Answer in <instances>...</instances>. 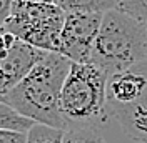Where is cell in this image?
Here are the masks:
<instances>
[{
    "instance_id": "obj_1",
    "label": "cell",
    "mask_w": 147,
    "mask_h": 143,
    "mask_svg": "<svg viewBox=\"0 0 147 143\" xmlns=\"http://www.w3.org/2000/svg\"><path fill=\"white\" fill-rule=\"evenodd\" d=\"M70 65L72 62L67 57L47 52L27 77L2 97L0 102L34 123L67 130L60 112V92Z\"/></svg>"
},
{
    "instance_id": "obj_2",
    "label": "cell",
    "mask_w": 147,
    "mask_h": 143,
    "mask_svg": "<svg viewBox=\"0 0 147 143\" xmlns=\"http://www.w3.org/2000/svg\"><path fill=\"white\" fill-rule=\"evenodd\" d=\"M147 58V28L119 9L102 15L89 63L107 77Z\"/></svg>"
},
{
    "instance_id": "obj_3",
    "label": "cell",
    "mask_w": 147,
    "mask_h": 143,
    "mask_svg": "<svg viewBox=\"0 0 147 143\" xmlns=\"http://www.w3.org/2000/svg\"><path fill=\"white\" fill-rule=\"evenodd\" d=\"M109 77L92 63L72 62L60 92V112L67 128L105 122V90Z\"/></svg>"
},
{
    "instance_id": "obj_4",
    "label": "cell",
    "mask_w": 147,
    "mask_h": 143,
    "mask_svg": "<svg viewBox=\"0 0 147 143\" xmlns=\"http://www.w3.org/2000/svg\"><path fill=\"white\" fill-rule=\"evenodd\" d=\"M65 12L55 3H25L15 0L2 30L44 52H57Z\"/></svg>"
},
{
    "instance_id": "obj_5",
    "label": "cell",
    "mask_w": 147,
    "mask_h": 143,
    "mask_svg": "<svg viewBox=\"0 0 147 143\" xmlns=\"http://www.w3.org/2000/svg\"><path fill=\"white\" fill-rule=\"evenodd\" d=\"M104 13H89V12H69L60 37L57 53L67 57L70 62L89 63L92 55V47L100 27Z\"/></svg>"
},
{
    "instance_id": "obj_6",
    "label": "cell",
    "mask_w": 147,
    "mask_h": 143,
    "mask_svg": "<svg viewBox=\"0 0 147 143\" xmlns=\"http://www.w3.org/2000/svg\"><path fill=\"white\" fill-rule=\"evenodd\" d=\"M45 53L47 52L17 38L7 53L0 57V98L15 88Z\"/></svg>"
},
{
    "instance_id": "obj_7",
    "label": "cell",
    "mask_w": 147,
    "mask_h": 143,
    "mask_svg": "<svg viewBox=\"0 0 147 143\" xmlns=\"http://www.w3.org/2000/svg\"><path fill=\"white\" fill-rule=\"evenodd\" d=\"M107 118H114L122 132L139 143H147V62L146 80L136 98L122 107H115L107 112Z\"/></svg>"
},
{
    "instance_id": "obj_8",
    "label": "cell",
    "mask_w": 147,
    "mask_h": 143,
    "mask_svg": "<svg viewBox=\"0 0 147 143\" xmlns=\"http://www.w3.org/2000/svg\"><path fill=\"white\" fill-rule=\"evenodd\" d=\"M54 3L69 12H89V13H105L117 7V0H54Z\"/></svg>"
},
{
    "instance_id": "obj_9",
    "label": "cell",
    "mask_w": 147,
    "mask_h": 143,
    "mask_svg": "<svg viewBox=\"0 0 147 143\" xmlns=\"http://www.w3.org/2000/svg\"><path fill=\"white\" fill-rule=\"evenodd\" d=\"M64 130L42 123H34L28 128L25 143H62Z\"/></svg>"
},
{
    "instance_id": "obj_10",
    "label": "cell",
    "mask_w": 147,
    "mask_h": 143,
    "mask_svg": "<svg viewBox=\"0 0 147 143\" xmlns=\"http://www.w3.org/2000/svg\"><path fill=\"white\" fill-rule=\"evenodd\" d=\"M34 125L32 120L17 113L13 108L0 102V128H9V130H17V132H25Z\"/></svg>"
},
{
    "instance_id": "obj_11",
    "label": "cell",
    "mask_w": 147,
    "mask_h": 143,
    "mask_svg": "<svg viewBox=\"0 0 147 143\" xmlns=\"http://www.w3.org/2000/svg\"><path fill=\"white\" fill-rule=\"evenodd\" d=\"M62 143H105V140L94 128L69 126L67 130H64Z\"/></svg>"
},
{
    "instance_id": "obj_12",
    "label": "cell",
    "mask_w": 147,
    "mask_h": 143,
    "mask_svg": "<svg viewBox=\"0 0 147 143\" xmlns=\"http://www.w3.org/2000/svg\"><path fill=\"white\" fill-rule=\"evenodd\" d=\"M115 9L122 10L147 28V0H117Z\"/></svg>"
},
{
    "instance_id": "obj_13",
    "label": "cell",
    "mask_w": 147,
    "mask_h": 143,
    "mask_svg": "<svg viewBox=\"0 0 147 143\" xmlns=\"http://www.w3.org/2000/svg\"><path fill=\"white\" fill-rule=\"evenodd\" d=\"M27 133L9 130V128H0V143H25Z\"/></svg>"
},
{
    "instance_id": "obj_14",
    "label": "cell",
    "mask_w": 147,
    "mask_h": 143,
    "mask_svg": "<svg viewBox=\"0 0 147 143\" xmlns=\"http://www.w3.org/2000/svg\"><path fill=\"white\" fill-rule=\"evenodd\" d=\"M13 2H15V0H0V30L3 27V23L7 22V18L10 17Z\"/></svg>"
},
{
    "instance_id": "obj_15",
    "label": "cell",
    "mask_w": 147,
    "mask_h": 143,
    "mask_svg": "<svg viewBox=\"0 0 147 143\" xmlns=\"http://www.w3.org/2000/svg\"><path fill=\"white\" fill-rule=\"evenodd\" d=\"M7 50H9V45H7L5 32H3V30H0V57H3V55L7 53Z\"/></svg>"
},
{
    "instance_id": "obj_16",
    "label": "cell",
    "mask_w": 147,
    "mask_h": 143,
    "mask_svg": "<svg viewBox=\"0 0 147 143\" xmlns=\"http://www.w3.org/2000/svg\"><path fill=\"white\" fill-rule=\"evenodd\" d=\"M25 3H54V0H22Z\"/></svg>"
}]
</instances>
